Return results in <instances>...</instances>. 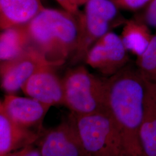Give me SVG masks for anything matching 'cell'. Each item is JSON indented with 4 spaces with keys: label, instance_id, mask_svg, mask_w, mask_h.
<instances>
[{
    "label": "cell",
    "instance_id": "obj_1",
    "mask_svg": "<svg viewBox=\"0 0 156 156\" xmlns=\"http://www.w3.org/2000/svg\"><path fill=\"white\" fill-rule=\"evenodd\" d=\"M145 79L135 62H129L106 78V104L133 156H142L140 131L142 121Z\"/></svg>",
    "mask_w": 156,
    "mask_h": 156
},
{
    "label": "cell",
    "instance_id": "obj_2",
    "mask_svg": "<svg viewBox=\"0 0 156 156\" xmlns=\"http://www.w3.org/2000/svg\"><path fill=\"white\" fill-rule=\"evenodd\" d=\"M81 12L46 9L27 23L31 45L39 49L49 62L62 64L78 49L82 35Z\"/></svg>",
    "mask_w": 156,
    "mask_h": 156
},
{
    "label": "cell",
    "instance_id": "obj_3",
    "mask_svg": "<svg viewBox=\"0 0 156 156\" xmlns=\"http://www.w3.org/2000/svg\"><path fill=\"white\" fill-rule=\"evenodd\" d=\"M87 156H133L108 111L69 115Z\"/></svg>",
    "mask_w": 156,
    "mask_h": 156
},
{
    "label": "cell",
    "instance_id": "obj_4",
    "mask_svg": "<svg viewBox=\"0 0 156 156\" xmlns=\"http://www.w3.org/2000/svg\"><path fill=\"white\" fill-rule=\"evenodd\" d=\"M64 105L76 115L107 111L106 78L91 73L83 66L67 71L62 79Z\"/></svg>",
    "mask_w": 156,
    "mask_h": 156
},
{
    "label": "cell",
    "instance_id": "obj_5",
    "mask_svg": "<svg viewBox=\"0 0 156 156\" xmlns=\"http://www.w3.org/2000/svg\"><path fill=\"white\" fill-rule=\"evenodd\" d=\"M82 35L73 55L75 62L84 59L90 48L112 28L124 24L126 20L111 0H88L81 13Z\"/></svg>",
    "mask_w": 156,
    "mask_h": 156
},
{
    "label": "cell",
    "instance_id": "obj_6",
    "mask_svg": "<svg viewBox=\"0 0 156 156\" xmlns=\"http://www.w3.org/2000/svg\"><path fill=\"white\" fill-rule=\"evenodd\" d=\"M50 65L57 66L49 62L39 49L31 45L15 58L1 62V87L8 93L17 91L34 73Z\"/></svg>",
    "mask_w": 156,
    "mask_h": 156
},
{
    "label": "cell",
    "instance_id": "obj_7",
    "mask_svg": "<svg viewBox=\"0 0 156 156\" xmlns=\"http://www.w3.org/2000/svg\"><path fill=\"white\" fill-rule=\"evenodd\" d=\"M84 60L90 67L108 77L116 73L131 62L120 36L112 31L90 48Z\"/></svg>",
    "mask_w": 156,
    "mask_h": 156
},
{
    "label": "cell",
    "instance_id": "obj_8",
    "mask_svg": "<svg viewBox=\"0 0 156 156\" xmlns=\"http://www.w3.org/2000/svg\"><path fill=\"white\" fill-rule=\"evenodd\" d=\"M35 144L41 156H87L69 115L55 127L44 128Z\"/></svg>",
    "mask_w": 156,
    "mask_h": 156
},
{
    "label": "cell",
    "instance_id": "obj_9",
    "mask_svg": "<svg viewBox=\"0 0 156 156\" xmlns=\"http://www.w3.org/2000/svg\"><path fill=\"white\" fill-rule=\"evenodd\" d=\"M51 106L32 98L6 95L1 102L2 109L13 122L27 128L41 131L42 123Z\"/></svg>",
    "mask_w": 156,
    "mask_h": 156
},
{
    "label": "cell",
    "instance_id": "obj_10",
    "mask_svg": "<svg viewBox=\"0 0 156 156\" xmlns=\"http://www.w3.org/2000/svg\"><path fill=\"white\" fill-rule=\"evenodd\" d=\"M55 66L39 69L23 85L21 89L28 97L51 106L64 104L62 80L53 71Z\"/></svg>",
    "mask_w": 156,
    "mask_h": 156
},
{
    "label": "cell",
    "instance_id": "obj_11",
    "mask_svg": "<svg viewBox=\"0 0 156 156\" xmlns=\"http://www.w3.org/2000/svg\"><path fill=\"white\" fill-rule=\"evenodd\" d=\"M43 130L39 131L22 126L0 109V156L35 144Z\"/></svg>",
    "mask_w": 156,
    "mask_h": 156
},
{
    "label": "cell",
    "instance_id": "obj_12",
    "mask_svg": "<svg viewBox=\"0 0 156 156\" xmlns=\"http://www.w3.org/2000/svg\"><path fill=\"white\" fill-rule=\"evenodd\" d=\"M140 140L142 156H156V83L147 80Z\"/></svg>",
    "mask_w": 156,
    "mask_h": 156
},
{
    "label": "cell",
    "instance_id": "obj_13",
    "mask_svg": "<svg viewBox=\"0 0 156 156\" xmlns=\"http://www.w3.org/2000/svg\"><path fill=\"white\" fill-rule=\"evenodd\" d=\"M44 9L41 0H0L1 30L26 24Z\"/></svg>",
    "mask_w": 156,
    "mask_h": 156
},
{
    "label": "cell",
    "instance_id": "obj_14",
    "mask_svg": "<svg viewBox=\"0 0 156 156\" xmlns=\"http://www.w3.org/2000/svg\"><path fill=\"white\" fill-rule=\"evenodd\" d=\"M153 35L149 26L136 15L126 21L120 37L128 52L138 57L146 50Z\"/></svg>",
    "mask_w": 156,
    "mask_h": 156
},
{
    "label": "cell",
    "instance_id": "obj_15",
    "mask_svg": "<svg viewBox=\"0 0 156 156\" xmlns=\"http://www.w3.org/2000/svg\"><path fill=\"white\" fill-rule=\"evenodd\" d=\"M31 45L27 23L3 30L0 35L1 62L15 58Z\"/></svg>",
    "mask_w": 156,
    "mask_h": 156
},
{
    "label": "cell",
    "instance_id": "obj_16",
    "mask_svg": "<svg viewBox=\"0 0 156 156\" xmlns=\"http://www.w3.org/2000/svg\"><path fill=\"white\" fill-rule=\"evenodd\" d=\"M135 64L146 80L156 83V33L145 52L136 57Z\"/></svg>",
    "mask_w": 156,
    "mask_h": 156
},
{
    "label": "cell",
    "instance_id": "obj_17",
    "mask_svg": "<svg viewBox=\"0 0 156 156\" xmlns=\"http://www.w3.org/2000/svg\"><path fill=\"white\" fill-rule=\"evenodd\" d=\"M119 9L135 11L147 5L152 0H111Z\"/></svg>",
    "mask_w": 156,
    "mask_h": 156
},
{
    "label": "cell",
    "instance_id": "obj_18",
    "mask_svg": "<svg viewBox=\"0 0 156 156\" xmlns=\"http://www.w3.org/2000/svg\"><path fill=\"white\" fill-rule=\"evenodd\" d=\"M138 15L149 27L156 30V0H152L145 6L144 12Z\"/></svg>",
    "mask_w": 156,
    "mask_h": 156
},
{
    "label": "cell",
    "instance_id": "obj_19",
    "mask_svg": "<svg viewBox=\"0 0 156 156\" xmlns=\"http://www.w3.org/2000/svg\"><path fill=\"white\" fill-rule=\"evenodd\" d=\"M58 3L66 11L71 13L78 15L80 11H79V7L85 4L88 0H56Z\"/></svg>",
    "mask_w": 156,
    "mask_h": 156
},
{
    "label": "cell",
    "instance_id": "obj_20",
    "mask_svg": "<svg viewBox=\"0 0 156 156\" xmlns=\"http://www.w3.org/2000/svg\"><path fill=\"white\" fill-rule=\"evenodd\" d=\"M5 156H41L38 147L35 144L8 154Z\"/></svg>",
    "mask_w": 156,
    "mask_h": 156
}]
</instances>
